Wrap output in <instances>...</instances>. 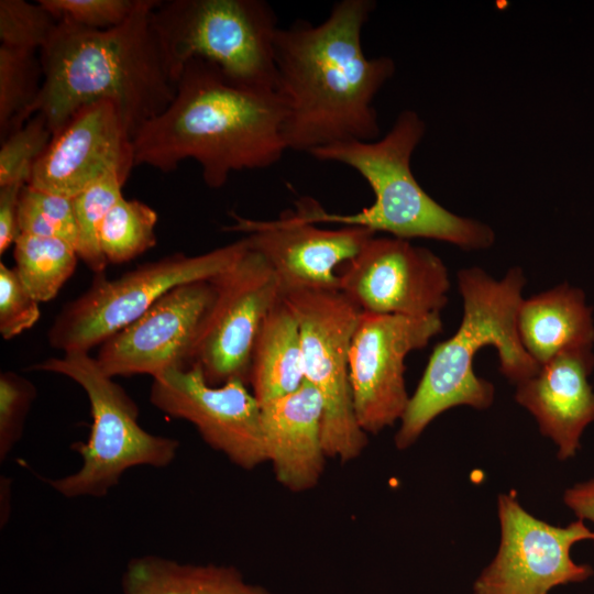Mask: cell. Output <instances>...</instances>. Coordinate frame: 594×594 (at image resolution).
<instances>
[{"instance_id": "cell-23", "label": "cell", "mask_w": 594, "mask_h": 594, "mask_svg": "<svg viewBox=\"0 0 594 594\" xmlns=\"http://www.w3.org/2000/svg\"><path fill=\"white\" fill-rule=\"evenodd\" d=\"M15 271L34 299H53L74 273L76 248L57 238L20 233L14 242Z\"/></svg>"}, {"instance_id": "cell-21", "label": "cell", "mask_w": 594, "mask_h": 594, "mask_svg": "<svg viewBox=\"0 0 594 594\" xmlns=\"http://www.w3.org/2000/svg\"><path fill=\"white\" fill-rule=\"evenodd\" d=\"M305 383L298 321L280 297L265 316L252 350L248 384L260 406Z\"/></svg>"}, {"instance_id": "cell-27", "label": "cell", "mask_w": 594, "mask_h": 594, "mask_svg": "<svg viewBox=\"0 0 594 594\" xmlns=\"http://www.w3.org/2000/svg\"><path fill=\"white\" fill-rule=\"evenodd\" d=\"M20 233L64 240L77 250L78 227L72 198L25 185L18 208Z\"/></svg>"}, {"instance_id": "cell-5", "label": "cell", "mask_w": 594, "mask_h": 594, "mask_svg": "<svg viewBox=\"0 0 594 594\" xmlns=\"http://www.w3.org/2000/svg\"><path fill=\"white\" fill-rule=\"evenodd\" d=\"M426 133L424 120L404 110L385 136L371 142L349 141L310 153L319 161L346 165L374 193V202L351 215L330 213L314 199L301 198L295 211L311 223H340L386 232L399 239H433L465 251L493 245V229L479 220L455 215L430 197L410 167L411 156Z\"/></svg>"}, {"instance_id": "cell-29", "label": "cell", "mask_w": 594, "mask_h": 594, "mask_svg": "<svg viewBox=\"0 0 594 594\" xmlns=\"http://www.w3.org/2000/svg\"><path fill=\"white\" fill-rule=\"evenodd\" d=\"M52 139L53 133L41 112L4 139L0 148V187L15 180L29 183L33 164L45 152Z\"/></svg>"}, {"instance_id": "cell-9", "label": "cell", "mask_w": 594, "mask_h": 594, "mask_svg": "<svg viewBox=\"0 0 594 594\" xmlns=\"http://www.w3.org/2000/svg\"><path fill=\"white\" fill-rule=\"evenodd\" d=\"M300 329L304 374L323 404L327 458L350 462L367 433L358 424L350 382V346L361 309L340 290H293L282 295Z\"/></svg>"}, {"instance_id": "cell-25", "label": "cell", "mask_w": 594, "mask_h": 594, "mask_svg": "<svg viewBox=\"0 0 594 594\" xmlns=\"http://www.w3.org/2000/svg\"><path fill=\"white\" fill-rule=\"evenodd\" d=\"M157 213L148 205L121 197L105 217L99 244L108 263L122 264L156 244Z\"/></svg>"}, {"instance_id": "cell-34", "label": "cell", "mask_w": 594, "mask_h": 594, "mask_svg": "<svg viewBox=\"0 0 594 594\" xmlns=\"http://www.w3.org/2000/svg\"><path fill=\"white\" fill-rule=\"evenodd\" d=\"M563 502L579 519H588L594 524V479L566 490Z\"/></svg>"}, {"instance_id": "cell-10", "label": "cell", "mask_w": 594, "mask_h": 594, "mask_svg": "<svg viewBox=\"0 0 594 594\" xmlns=\"http://www.w3.org/2000/svg\"><path fill=\"white\" fill-rule=\"evenodd\" d=\"M501 543L473 584L474 594H548L556 586L580 583L593 574L571 558L572 547L594 541V531L578 519L565 527L527 513L512 494L498 497Z\"/></svg>"}, {"instance_id": "cell-28", "label": "cell", "mask_w": 594, "mask_h": 594, "mask_svg": "<svg viewBox=\"0 0 594 594\" xmlns=\"http://www.w3.org/2000/svg\"><path fill=\"white\" fill-rule=\"evenodd\" d=\"M57 23L58 20L38 1H0V41L3 46L41 51Z\"/></svg>"}, {"instance_id": "cell-3", "label": "cell", "mask_w": 594, "mask_h": 594, "mask_svg": "<svg viewBox=\"0 0 594 594\" xmlns=\"http://www.w3.org/2000/svg\"><path fill=\"white\" fill-rule=\"evenodd\" d=\"M158 0H138L131 15L107 30L58 23L40 51L43 82L33 116H45L53 136L81 108L112 101L132 139L173 101L169 75L152 12Z\"/></svg>"}, {"instance_id": "cell-32", "label": "cell", "mask_w": 594, "mask_h": 594, "mask_svg": "<svg viewBox=\"0 0 594 594\" xmlns=\"http://www.w3.org/2000/svg\"><path fill=\"white\" fill-rule=\"evenodd\" d=\"M38 301L21 282L15 268L0 263V333L10 340L32 328L41 317Z\"/></svg>"}, {"instance_id": "cell-8", "label": "cell", "mask_w": 594, "mask_h": 594, "mask_svg": "<svg viewBox=\"0 0 594 594\" xmlns=\"http://www.w3.org/2000/svg\"><path fill=\"white\" fill-rule=\"evenodd\" d=\"M249 249L246 238L188 256L175 253L108 279L96 275L91 286L64 306L48 330V343L64 353L87 352L145 314L182 284L210 280Z\"/></svg>"}, {"instance_id": "cell-30", "label": "cell", "mask_w": 594, "mask_h": 594, "mask_svg": "<svg viewBox=\"0 0 594 594\" xmlns=\"http://www.w3.org/2000/svg\"><path fill=\"white\" fill-rule=\"evenodd\" d=\"M28 378L13 372L0 375V461L3 462L21 440L26 417L36 397Z\"/></svg>"}, {"instance_id": "cell-22", "label": "cell", "mask_w": 594, "mask_h": 594, "mask_svg": "<svg viewBox=\"0 0 594 594\" xmlns=\"http://www.w3.org/2000/svg\"><path fill=\"white\" fill-rule=\"evenodd\" d=\"M121 587L123 594H272L246 582L234 566L184 563L155 554L131 559Z\"/></svg>"}, {"instance_id": "cell-20", "label": "cell", "mask_w": 594, "mask_h": 594, "mask_svg": "<svg viewBox=\"0 0 594 594\" xmlns=\"http://www.w3.org/2000/svg\"><path fill=\"white\" fill-rule=\"evenodd\" d=\"M520 343L539 365L578 348H593L592 307L582 289L558 285L522 299L517 314Z\"/></svg>"}, {"instance_id": "cell-31", "label": "cell", "mask_w": 594, "mask_h": 594, "mask_svg": "<svg viewBox=\"0 0 594 594\" xmlns=\"http://www.w3.org/2000/svg\"><path fill=\"white\" fill-rule=\"evenodd\" d=\"M57 20L79 26L107 30L122 24L138 0H38Z\"/></svg>"}, {"instance_id": "cell-4", "label": "cell", "mask_w": 594, "mask_h": 594, "mask_svg": "<svg viewBox=\"0 0 594 594\" xmlns=\"http://www.w3.org/2000/svg\"><path fill=\"white\" fill-rule=\"evenodd\" d=\"M526 284L524 272L513 267L497 280L480 267L462 268L458 286L463 300V316L455 333L438 343L422 377L409 398L395 436V444L410 447L427 426L443 411L461 405L488 408L494 386L476 376V352L493 345L499 371L516 385L534 376L540 366L522 348L517 331V314Z\"/></svg>"}, {"instance_id": "cell-16", "label": "cell", "mask_w": 594, "mask_h": 594, "mask_svg": "<svg viewBox=\"0 0 594 594\" xmlns=\"http://www.w3.org/2000/svg\"><path fill=\"white\" fill-rule=\"evenodd\" d=\"M228 231L246 233L251 249L266 261L284 293L339 290L337 270L352 260L375 232L356 226L323 229L286 210L276 220H253L231 212Z\"/></svg>"}, {"instance_id": "cell-18", "label": "cell", "mask_w": 594, "mask_h": 594, "mask_svg": "<svg viewBox=\"0 0 594 594\" xmlns=\"http://www.w3.org/2000/svg\"><path fill=\"white\" fill-rule=\"evenodd\" d=\"M592 349L564 351L517 384V403L558 446L560 460L575 455L584 429L594 421V391L588 382L594 369Z\"/></svg>"}, {"instance_id": "cell-33", "label": "cell", "mask_w": 594, "mask_h": 594, "mask_svg": "<svg viewBox=\"0 0 594 594\" xmlns=\"http://www.w3.org/2000/svg\"><path fill=\"white\" fill-rule=\"evenodd\" d=\"M25 185V180H15L0 187V254L14 244L20 235L18 208L20 194Z\"/></svg>"}, {"instance_id": "cell-35", "label": "cell", "mask_w": 594, "mask_h": 594, "mask_svg": "<svg viewBox=\"0 0 594 594\" xmlns=\"http://www.w3.org/2000/svg\"><path fill=\"white\" fill-rule=\"evenodd\" d=\"M0 521L1 527L7 524L10 514L11 505V481L7 476H1L0 480Z\"/></svg>"}, {"instance_id": "cell-12", "label": "cell", "mask_w": 594, "mask_h": 594, "mask_svg": "<svg viewBox=\"0 0 594 594\" xmlns=\"http://www.w3.org/2000/svg\"><path fill=\"white\" fill-rule=\"evenodd\" d=\"M442 331L440 314L424 317L362 311L349 355L354 413L365 433H378L404 416L409 403L406 356Z\"/></svg>"}, {"instance_id": "cell-26", "label": "cell", "mask_w": 594, "mask_h": 594, "mask_svg": "<svg viewBox=\"0 0 594 594\" xmlns=\"http://www.w3.org/2000/svg\"><path fill=\"white\" fill-rule=\"evenodd\" d=\"M124 182L118 174H110L72 198L78 227L77 254L96 275L103 274L108 264L99 244L101 223L121 198Z\"/></svg>"}, {"instance_id": "cell-17", "label": "cell", "mask_w": 594, "mask_h": 594, "mask_svg": "<svg viewBox=\"0 0 594 594\" xmlns=\"http://www.w3.org/2000/svg\"><path fill=\"white\" fill-rule=\"evenodd\" d=\"M133 167V139L117 106L103 100L81 108L53 136L28 185L74 198L110 174L125 183Z\"/></svg>"}, {"instance_id": "cell-24", "label": "cell", "mask_w": 594, "mask_h": 594, "mask_svg": "<svg viewBox=\"0 0 594 594\" xmlns=\"http://www.w3.org/2000/svg\"><path fill=\"white\" fill-rule=\"evenodd\" d=\"M43 82L36 52L0 45V139L1 142L33 117Z\"/></svg>"}, {"instance_id": "cell-15", "label": "cell", "mask_w": 594, "mask_h": 594, "mask_svg": "<svg viewBox=\"0 0 594 594\" xmlns=\"http://www.w3.org/2000/svg\"><path fill=\"white\" fill-rule=\"evenodd\" d=\"M215 297L210 280L182 284L145 314L100 344L95 358L110 377L151 375L186 369Z\"/></svg>"}, {"instance_id": "cell-2", "label": "cell", "mask_w": 594, "mask_h": 594, "mask_svg": "<svg viewBox=\"0 0 594 594\" xmlns=\"http://www.w3.org/2000/svg\"><path fill=\"white\" fill-rule=\"evenodd\" d=\"M285 109L276 92L240 87L211 63L193 58L170 105L133 138L134 166L169 173L191 158L204 182L222 187L231 173L266 168L288 150Z\"/></svg>"}, {"instance_id": "cell-13", "label": "cell", "mask_w": 594, "mask_h": 594, "mask_svg": "<svg viewBox=\"0 0 594 594\" xmlns=\"http://www.w3.org/2000/svg\"><path fill=\"white\" fill-rule=\"evenodd\" d=\"M241 378L208 383L197 363L153 378L150 402L163 414L190 422L202 440L234 465L253 470L266 462L261 406Z\"/></svg>"}, {"instance_id": "cell-6", "label": "cell", "mask_w": 594, "mask_h": 594, "mask_svg": "<svg viewBox=\"0 0 594 594\" xmlns=\"http://www.w3.org/2000/svg\"><path fill=\"white\" fill-rule=\"evenodd\" d=\"M168 72L176 82L187 62L205 59L231 82L276 92L277 18L263 0H168L152 12Z\"/></svg>"}, {"instance_id": "cell-11", "label": "cell", "mask_w": 594, "mask_h": 594, "mask_svg": "<svg viewBox=\"0 0 594 594\" xmlns=\"http://www.w3.org/2000/svg\"><path fill=\"white\" fill-rule=\"evenodd\" d=\"M210 283L215 297L199 330L193 364L211 385L249 380L252 350L261 324L282 297L280 285L266 261L250 248Z\"/></svg>"}, {"instance_id": "cell-7", "label": "cell", "mask_w": 594, "mask_h": 594, "mask_svg": "<svg viewBox=\"0 0 594 594\" xmlns=\"http://www.w3.org/2000/svg\"><path fill=\"white\" fill-rule=\"evenodd\" d=\"M63 375L86 393L92 418L87 441L72 449L81 459L77 471L51 480V487L66 498L103 497L124 473L136 466L163 469L173 463L179 441L145 430L139 407L87 352L64 353L30 367Z\"/></svg>"}, {"instance_id": "cell-1", "label": "cell", "mask_w": 594, "mask_h": 594, "mask_svg": "<svg viewBox=\"0 0 594 594\" xmlns=\"http://www.w3.org/2000/svg\"><path fill=\"white\" fill-rule=\"evenodd\" d=\"M374 8L372 0H341L319 24L297 20L278 28L275 91L285 109L288 150L310 154L378 139L373 102L396 67L388 56L370 58L363 52L362 30Z\"/></svg>"}, {"instance_id": "cell-14", "label": "cell", "mask_w": 594, "mask_h": 594, "mask_svg": "<svg viewBox=\"0 0 594 594\" xmlns=\"http://www.w3.org/2000/svg\"><path fill=\"white\" fill-rule=\"evenodd\" d=\"M341 268L339 290L364 312L424 317L448 301L444 263L409 240L373 235Z\"/></svg>"}, {"instance_id": "cell-19", "label": "cell", "mask_w": 594, "mask_h": 594, "mask_svg": "<svg viewBox=\"0 0 594 594\" xmlns=\"http://www.w3.org/2000/svg\"><path fill=\"white\" fill-rule=\"evenodd\" d=\"M322 417L321 397L306 381L297 391L261 406L266 462L276 481L293 493L314 488L323 474Z\"/></svg>"}]
</instances>
